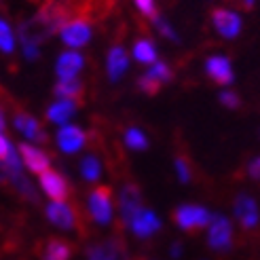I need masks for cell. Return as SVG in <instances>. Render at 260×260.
<instances>
[{"label": "cell", "mask_w": 260, "mask_h": 260, "mask_svg": "<svg viewBox=\"0 0 260 260\" xmlns=\"http://www.w3.org/2000/svg\"><path fill=\"white\" fill-rule=\"evenodd\" d=\"M87 212L95 224L108 226L114 216V205H112V192L108 186H95L87 197Z\"/></svg>", "instance_id": "6da1fadb"}, {"label": "cell", "mask_w": 260, "mask_h": 260, "mask_svg": "<svg viewBox=\"0 0 260 260\" xmlns=\"http://www.w3.org/2000/svg\"><path fill=\"white\" fill-rule=\"evenodd\" d=\"M174 220L182 231L194 233V231L207 229V224H210V220H212V212L197 203H184L174 212Z\"/></svg>", "instance_id": "7a4b0ae2"}, {"label": "cell", "mask_w": 260, "mask_h": 260, "mask_svg": "<svg viewBox=\"0 0 260 260\" xmlns=\"http://www.w3.org/2000/svg\"><path fill=\"white\" fill-rule=\"evenodd\" d=\"M207 245L214 252H229L233 248V222L222 214H212L207 224Z\"/></svg>", "instance_id": "3957f363"}, {"label": "cell", "mask_w": 260, "mask_h": 260, "mask_svg": "<svg viewBox=\"0 0 260 260\" xmlns=\"http://www.w3.org/2000/svg\"><path fill=\"white\" fill-rule=\"evenodd\" d=\"M233 214H235L237 222L245 231H254L260 224V207L254 197H250L248 192H239L233 203Z\"/></svg>", "instance_id": "277c9868"}, {"label": "cell", "mask_w": 260, "mask_h": 260, "mask_svg": "<svg viewBox=\"0 0 260 260\" xmlns=\"http://www.w3.org/2000/svg\"><path fill=\"white\" fill-rule=\"evenodd\" d=\"M142 192L140 188L134 184V182H127V184H123L121 192H119V214H121V220L123 224L127 226L129 222H132V218L142 210Z\"/></svg>", "instance_id": "5b68a950"}, {"label": "cell", "mask_w": 260, "mask_h": 260, "mask_svg": "<svg viewBox=\"0 0 260 260\" xmlns=\"http://www.w3.org/2000/svg\"><path fill=\"white\" fill-rule=\"evenodd\" d=\"M127 226L138 239H150L154 233L161 231V218L152 210H148V207H142V210L132 218V222H129Z\"/></svg>", "instance_id": "8992f818"}, {"label": "cell", "mask_w": 260, "mask_h": 260, "mask_svg": "<svg viewBox=\"0 0 260 260\" xmlns=\"http://www.w3.org/2000/svg\"><path fill=\"white\" fill-rule=\"evenodd\" d=\"M212 23L220 36L224 38H235L239 32H241V17L237 13H233L229 9H222V7H216L212 9Z\"/></svg>", "instance_id": "52a82bcc"}, {"label": "cell", "mask_w": 260, "mask_h": 260, "mask_svg": "<svg viewBox=\"0 0 260 260\" xmlns=\"http://www.w3.org/2000/svg\"><path fill=\"white\" fill-rule=\"evenodd\" d=\"M41 188L47 197H51V201H66L70 197V182L59 172L47 170L45 174H41Z\"/></svg>", "instance_id": "ba28073f"}, {"label": "cell", "mask_w": 260, "mask_h": 260, "mask_svg": "<svg viewBox=\"0 0 260 260\" xmlns=\"http://www.w3.org/2000/svg\"><path fill=\"white\" fill-rule=\"evenodd\" d=\"M205 72L210 76V81L216 83L218 87H229L233 81H235L231 59L224 55H212L205 61Z\"/></svg>", "instance_id": "9c48e42d"}, {"label": "cell", "mask_w": 260, "mask_h": 260, "mask_svg": "<svg viewBox=\"0 0 260 260\" xmlns=\"http://www.w3.org/2000/svg\"><path fill=\"white\" fill-rule=\"evenodd\" d=\"M47 220L61 231H72L76 226V214L66 201H51L45 207Z\"/></svg>", "instance_id": "30bf717a"}, {"label": "cell", "mask_w": 260, "mask_h": 260, "mask_svg": "<svg viewBox=\"0 0 260 260\" xmlns=\"http://www.w3.org/2000/svg\"><path fill=\"white\" fill-rule=\"evenodd\" d=\"M61 41L72 49L85 47L91 41V25L85 19H76V21L66 23L61 28Z\"/></svg>", "instance_id": "8fae6325"}, {"label": "cell", "mask_w": 260, "mask_h": 260, "mask_svg": "<svg viewBox=\"0 0 260 260\" xmlns=\"http://www.w3.org/2000/svg\"><path fill=\"white\" fill-rule=\"evenodd\" d=\"M85 142H87V134L76 125L61 127L57 132V146H59L61 152H66V154L79 152L85 146Z\"/></svg>", "instance_id": "7c38bea8"}, {"label": "cell", "mask_w": 260, "mask_h": 260, "mask_svg": "<svg viewBox=\"0 0 260 260\" xmlns=\"http://www.w3.org/2000/svg\"><path fill=\"white\" fill-rule=\"evenodd\" d=\"M19 154H21V159H23V165L28 167L32 174H36V176H41L47 170H51L49 154L45 150H41V148L30 146V144H19Z\"/></svg>", "instance_id": "4fadbf2b"}, {"label": "cell", "mask_w": 260, "mask_h": 260, "mask_svg": "<svg viewBox=\"0 0 260 260\" xmlns=\"http://www.w3.org/2000/svg\"><path fill=\"white\" fill-rule=\"evenodd\" d=\"M87 258H93V260H123L125 252H123V245L116 239H106V241L89 245Z\"/></svg>", "instance_id": "5bb4252c"}, {"label": "cell", "mask_w": 260, "mask_h": 260, "mask_svg": "<svg viewBox=\"0 0 260 260\" xmlns=\"http://www.w3.org/2000/svg\"><path fill=\"white\" fill-rule=\"evenodd\" d=\"M85 66V59L81 53H74V51H66L61 53L57 63H55V72L59 79H74Z\"/></svg>", "instance_id": "9a60e30c"}, {"label": "cell", "mask_w": 260, "mask_h": 260, "mask_svg": "<svg viewBox=\"0 0 260 260\" xmlns=\"http://www.w3.org/2000/svg\"><path fill=\"white\" fill-rule=\"evenodd\" d=\"M15 127H17V132H21L28 140L32 142H47V134H45V129L41 127V123H38L34 116L30 114H25V112H15Z\"/></svg>", "instance_id": "2e32d148"}, {"label": "cell", "mask_w": 260, "mask_h": 260, "mask_svg": "<svg viewBox=\"0 0 260 260\" xmlns=\"http://www.w3.org/2000/svg\"><path fill=\"white\" fill-rule=\"evenodd\" d=\"M129 66V59H127V51L121 47V45H114L110 51H108V79L112 83H116L125 74Z\"/></svg>", "instance_id": "e0dca14e"}, {"label": "cell", "mask_w": 260, "mask_h": 260, "mask_svg": "<svg viewBox=\"0 0 260 260\" xmlns=\"http://www.w3.org/2000/svg\"><path fill=\"white\" fill-rule=\"evenodd\" d=\"M53 91H55V95L57 98H61V100H72V102H76L81 106V102H83V98H85V85H83V81H79L74 76V79H61L55 87H53Z\"/></svg>", "instance_id": "ac0fdd59"}, {"label": "cell", "mask_w": 260, "mask_h": 260, "mask_svg": "<svg viewBox=\"0 0 260 260\" xmlns=\"http://www.w3.org/2000/svg\"><path fill=\"white\" fill-rule=\"evenodd\" d=\"M76 106H79V104L72 102V100H57L47 108V121L49 123H57V125L66 123L70 116L76 112Z\"/></svg>", "instance_id": "d6986e66"}, {"label": "cell", "mask_w": 260, "mask_h": 260, "mask_svg": "<svg viewBox=\"0 0 260 260\" xmlns=\"http://www.w3.org/2000/svg\"><path fill=\"white\" fill-rule=\"evenodd\" d=\"M43 260H70L72 258V248L68 241L63 239H49L43 245V252H41Z\"/></svg>", "instance_id": "ffe728a7"}, {"label": "cell", "mask_w": 260, "mask_h": 260, "mask_svg": "<svg viewBox=\"0 0 260 260\" xmlns=\"http://www.w3.org/2000/svg\"><path fill=\"white\" fill-rule=\"evenodd\" d=\"M7 180L17 188V192L21 194L23 199H28V201H32V203L38 201V192H36V188H34L32 182L25 178L23 170H21V172H11V174H7Z\"/></svg>", "instance_id": "44dd1931"}, {"label": "cell", "mask_w": 260, "mask_h": 260, "mask_svg": "<svg viewBox=\"0 0 260 260\" xmlns=\"http://www.w3.org/2000/svg\"><path fill=\"white\" fill-rule=\"evenodd\" d=\"M134 57L140 63H154L157 61V47L150 38H140L134 45Z\"/></svg>", "instance_id": "7402d4cb"}, {"label": "cell", "mask_w": 260, "mask_h": 260, "mask_svg": "<svg viewBox=\"0 0 260 260\" xmlns=\"http://www.w3.org/2000/svg\"><path fill=\"white\" fill-rule=\"evenodd\" d=\"M81 176L87 182H98L102 176V163L95 154H87L81 161Z\"/></svg>", "instance_id": "603a6c76"}, {"label": "cell", "mask_w": 260, "mask_h": 260, "mask_svg": "<svg viewBox=\"0 0 260 260\" xmlns=\"http://www.w3.org/2000/svg\"><path fill=\"white\" fill-rule=\"evenodd\" d=\"M125 144L127 148L132 150H146L148 148V138L142 129H136V127H129L125 132Z\"/></svg>", "instance_id": "cb8c5ba5"}, {"label": "cell", "mask_w": 260, "mask_h": 260, "mask_svg": "<svg viewBox=\"0 0 260 260\" xmlns=\"http://www.w3.org/2000/svg\"><path fill=\"white\" fill-rule=\"evenodd\" d=\"M148 74L152 76V79H157L161 85H167V83L174 81V72H172V68L167 66L165 61H157V63H154V66L148 70Z\"/></svg>", "instance_id": "d4e9b609"}, {"label": "cell", "mask_w": 260, "mask_h": 260, "mask_svg": "<svg viewBox=\"0 0 260 260\" xmlns=\"http://www.w3.org/2000/svg\"><path fill=\"white\" fill-rule=\"evenodd\" d=\"M13 47H15V43H13V32L9 28V23L0 17V51H3V53H13Z\"/></svg>", "instance_id": "484cf974"}, {"label": "cell", "mask_w": 260, "mask_h": 260, "mask_svg": "<svg viewBox=\"0 0 260 260\" xmlns=\"http://www.w3.org/2000/svg\"><path fill=\"white\" fill-rule=\"evenodd\" d=\"M138 87H140L142 93H146V95H157L163 85H161L157 79H152V76L146 72L144 76H140V79H138Z\"/></svg>", "instance_id": "4316f807"}, {"label": "cell", "mask_w": 260, "mask_h": 260, "mask_svg": "<svg viewBox=\"0 0 260 260\" xmlns=\"http://www.w3.org/2000/svg\"><path fill=\"white\" fill-rule=\"evenodd\" d=\"M174 167H176V176H178V180L182 182V184L190 182V178H192L190 163H188L184 157H176V159H174Z\"/></svg>", "instance_id": "83f0119b"}, {"label": "cell", "mask_w": 260, "mask_h": 260, "mask_svg": "<svg viewBox=\"0 0 260 260\" xmlns=\"http://www.w3.org/2000/svg\"><path fill=\"white\" fill-rule=\"evenodd\" d=\"M136 3V7H138V11L144 15L146 19H157L159 17V11H157V3L154 0H134Z\"/></svg>", "instance_id": "f1b7e54d"}, {"label": "cell", "mask_w": 260, "mask_h": 260, "mask_svg": "<svg viewBox=\"0 0 260 260\" xmlns=\"http://www.w3.org/2000/svg\"><path fill=\"white\" fill-rule=\"evenodd\" d=\"M218 100H220V104H222V106H226V108H233V110L241 106V98L235 93V91H231V89L220 91Z\"/></svg>", "instance_id": "f546056e"}, {"label": "cell", "mask_w": 260, "mask_h": 260, "mask_svg": "<svg viewBox=\"0 0 260 260\" xmlns=\"http://www.w3.org/2000/svg\"><path fill=\"white\" fill-rule=\"evenodd\" d=\"M154 25H157V30L165 36V38H170V41H178V36H176V32H174V28L170 23H167L163 17H157L154 19Z\"/></svg>", "instance_id": "4dcf8cb0"}, {"label": "cell", "mask_w": 260, "mask_h": 260, "mask_svg": "<svg viewBox=\"0 0 260 260\" xmlns=\"http://www.w3.org/2000/svg\"><path fill=\"white\" fill-rule=\"evenodd\" d=\"M248 176L256 182H260V157H254L250 163H248Z\"/></svg>", "instance_id": "1f68e13d"}, {"label": "cell", "mask_w": 260, "mask_h": 260, "mask_svg": "<svg viewBox=\"0 0 260 260\" xmlns=\"http://www.w3.org/2000/svg\"><path fill=\"white\" fill-rule=\"evenodd\" d=\"M21 49H23V55H25V59H36L38 55V47L36 45H21Z\"/></svg>", "instance_id": "d6a6232c"}, {"label": "cell", "mask_w": 260, "mask_h": 260, "mask_svg": "<svg viewBox=\"0 0 260 260\" xmlns=\"http://www.w3.org/2000/svg\"><path fill=\"white\" fill-rule=\"evenodd\" d=\"M9 148H11V142L0 134V161H5V157H7V152H9Z\"/></svg>", "instance_id": "836d02e7"}, {"label": "cell", "mask_w": 260, "mask_h": 260, "mask_svg": "<svg viewBox=\"0 0 260 260\" xmlns=\"http://www.w3.org/2000/svg\"><path fill=\"white\" fill-rule=\"evenodd\" d=\"M170 254H172V258H180V256H182V243H180V241H174V243H172Z\"/></svg>", "instance_id": "e575fe53"}, {"label": "cell", "mask_w": 260, "mask_h": 260, "mask_svg": "<svg viewBox=\"0 0 260 260\" xmlns=\"http://www.w3.org/2000/svg\"><path fill=\"white\" fill-rule=\"evenodd\" d=\"M7 129V116H5V110L0 106V132H5Z\"/></svg>", "instance_id": "d590c367"}, {"label": "cell", "mask_w": 260, "mask_h": 260, "mask_svg": "<svg viewBox=\"0 0 260 260\" xmlns=\"http://www.w3.org/2000/svg\"><path fill=\"white\" fill-rule=\"evenodd\" d=\"M254 3H256V0H239V3H237V5H241V7L245 9V11H252Z\"/></svg>", "instance_id": "8d00e7d4"}, {"label": "cell", "mask_w": 260, "mask_h": 260, "mask_svg": "<svg viewBox=\"0 0 260 260\" xmlns=\"http://www.w3.org/2000/svg\"><path fill=\"white\" fill-rule=\"evenodd\" d=\"M87 260H93V258H87Z\"/></svg>", "instance_id": "74e56055"}]
</instances>
